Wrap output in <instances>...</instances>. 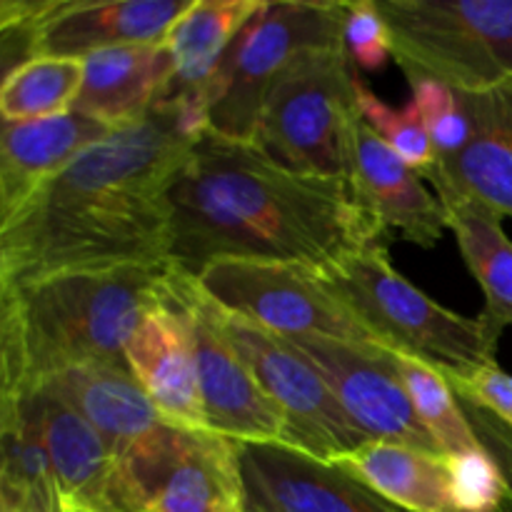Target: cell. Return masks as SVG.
<instances>
[{
    "label": "cell",
    "instance_id": "cell-1",
    "mask_svg": "<svg viewBox=\"0 0 512 512\" xmlns=\"http://www.w3.org/2000/svg\"><path fill=\"white\" fill-rule=\"evenodd\" d=\"M208 130L203 93H170L85 148L0 220V290L83 270L168 263L170 185Z\"/></svg>",
    "mask_w": 512,
    "mask_h": 512
},
{
    "label": "cell",
    "instance_id": "cell-2",
    "mask_svg": "<svg viewBox=\"0 0 512 512\" xmlns=\"http://www.w3.org/2000/svg\"><path fill=\"white\" fill-rule=\"evenodd\" d=\"M168 203V260L193 278L220 260L323 270L365 245L390 243L345 178L295 173L215 130L193 145Z\"/></svg>",
    "mask_w": 512,
    "mask_h": 512
},
{
    "label": "cell",
    "instance_id": "cell-3",
    "mask_svg": "<svg viewBox=\"0 0 512 512\" xmlns=\"http://www.w3.org/2000/svg\"><path fill=\"white\" fill-rule=\"evenodd\" d=\"M175 265H120L0 290V400L80 365L128 368L125 348L163 303Z\"/></svg>",
    "mask_w": 512,
    "mask_h": 512
},
{
    "label": "cell",
    "instance_id": "cell-4",
    "mask_svg": "<svg viewBox=\"0 0 512 512\" xmlns=\"http://www.w3.org/2000/svg\"><path fill=\"white\" fill-rule=\"evenodd\" d=\"M340 303L383 348L413 355L448 380H468L495 365L500 335L483 318H465L435 303L393 268L388 240L365 245L320 270Z\"/></svg>",
    "mask_w": 512,
    "mask_h": 512
},
{
    "label": "cell",
    "instance_id": "cell-5",
    "mask_svg": "<svg viewBox=\"0 0 512 512\" xmlns=\"http://www.w3.org/2000/svg\"><path fill=\"white\" fill-rule=\"evenodd\" d=\"M408 80L458 93L512 83V0H380Z\"/></svg>",
    "mask_w": 512,
    "mask_h": 512
},
{
    "label": "cell",
    "instance_id": "cell-6",
    "mask_svg": "<svg viewBox=\"0 0 512 512\" xmlns=\"http://www.w3.org/2000/svg\"><path fill=\"white\" fill-rule=\"evenodd\" d=\"M358 75L345 45L303 50L270 88L250 143L295 173L345 178Z\"/></svg>",
    "mask_w": 512,
    "mask_h": 512
},
{
    "label": "cell",
    "instance_id": "cell-7",
    "mask_svg": "<svg viewBox=\"0 0 512 512\" xmlns=\"http://www.w3.org/2000/svg\"><path fill=\"white\" fill-rule=\"evenodd\" d=\"M345 8L348 0H265L205 88L210 130L250 143L280 73L303 50L345 45Z\"/></svg>",
    "mask_w": 512,
    "mask_h": 512
},
{
    "label": "cell",
    "instance_id": "cell-8",
    "mask_svg": "<svg viewBox=\"0 0 512 512\" xmlns=\"http://www.w3.org/2000/svg\"><path fill=\"white\" fill-rule=\"evenodd\" d=\"M198 283L220 308L280 338H335L380 345L340 303L320 270L308 265L220 260L200 273Z\"/></svg>",
    "mask_w": 512,
    "mask_h": 512
},
{
    "label": "cell",
    "instance_id": "cell-9",
    "mask_svg": "<svg viewBox=\"0 0 512 512\" xmlns=\"http://www.w3.org/2000/svg\"><path fill=\"white\" fill-rule=\"evenodd\" d=\"M133 512H245L243 443L165 425L123 463Z\"/></svg>",
    "mask_w": 512,
    "mask_h": 512
},
{
    "label": "cell",
    "instance_id": "cell-10",
    "mask_svg": "<svg viewBox=\"0 0 512 512\" xmlns=\"http://www.w3.org/2000/svg\"><path fill=\"white\" fill-rule=\"evenodd\" d=\"M223 313L225 330L283 415V445L325 463H338L343 455L368 443L370 438L348 418L318 368L288 338L225 308Z\"/></svg>",
    "mask_w": 512,
    "mask_h": 512
},
{
    "label": "cell",
    "instance_id": "cell-11",
    "mask_svg": "<svg viewBox=\"0 0 512 512\" xmlns=\"http://www.w3.org/2000/svg\"><path fill=\"white\" fill-rule=\"evenodd\" d=\"M183 303L193 330L205 428L238 443H283V415L225 330L223 308L185 273Z\"/></svg>",
    "mask_w": 512,
    "mask_h": 512
},
{
    "label": "cell",
    "instance_id": "cell-12",
    "mask_svg": "<svg viewBox=\"0 0 512 512\" xmlns=\"http://www.w3.org/2000/svg\"><path fill=\"white\" fill-rule=\"evenodd\" d=\"M318 368L348 418L370 440H393L445 458L415 415L388 348L335 338L290 340Z\"/></svg>",
    "mask_w": 512,
    "mask_h": 512
},
{
    "label": "cell",
    "instance_id": "cell-13",
    "mask_svg": "<svg viewBox=\"0 0 512 512\" xmlns=\"http://www.w3.org/2000/svg\"><path fill=\"white\" fill-rule=\"evenodd\" d=\"M0 403H18L33 420L50 458L60 503L85 512H133L123 463L78 410L50 390Z\"/></svg>",
    "mask_w": 512,
    "mask_h": 512
},
{
    "label": "cell",
    "instance_id": "cell-14",
    "mask_svg": "<svg viewBox=\"0 0 512 512\" xmlns=\"http://www.w3.org/2000/svg\"><path fill=\"white\" fill-rule=\"evenodd\" d=\"M345 180L385 233H400L420 248H435L448 233V213L438 195L425 188L423 175L393 153L360 113L350 120L345 140Z\"/></svg>",
    "mask_w": 512,
    "mask_h": 512
},
{
    "label": "cell",
    "instance_id": "cell-15",
    "mask_svg": "<svg viewBox=\"0 0 512 512\" xmlns=\"http://www.w3.org/2000/svg\"><path fill=\"white\" fill-rule=\"evenodd\" d=\"M245 512H405L335 463L283 443L243 445Z\"/></svg>",
    "mask_w": 512,
    "mask_h": 512
},
{
    "label": "cell",
    "instance_id": "cell-16",
    "mask_svg": "<svg viewBox=\"0 0 512 512\" xmlns=\"http://www.w3.org/2000/svg\"><path fill=\"white\" fill-rule=\"evenodd\" d=\"M183 270L175 268L163 303L155 305L125 348V360L140 388L165 423L178 428H205L193 330L183 303Z\"/></svg>",
    "mask_w": 512,
    "mask_h": 512
},
{
    "label": "cell",
    "instance_id": "cell-17",
    "mask_svg": "<svg viewBox=\"0 0 512 512\" xmlns=\"http://www.w3.org/2000/svg\"><path fill=\"white\" fill-rule=\"evenodd\" d=\"M458 98L470 123L468 145L438 158L425 180L438 198L460 195L512 218V83Z\"/></svg>",
    "mask_w": 512,
    "mask_h": 512
},
{
    "label": "cell",
    "instance_id": "cell-18",
    "mask_svg": "<svg viewBox=\"0 0 512 512\" xmlns=\"http://www.w3.org/2000/svg\"><path fill=\"white\" fill-rule=\"evenodd\" d=\"M193 0H58L35 30V58H80L125 45L163 43Z\"/></svg>",
    "mask_w": 512,
    "mask_h": 512
},
{
    "label": "cell",
    "instance_id": "cell-19",
    "mask_svg": "<svg viewBox=\"0 0 512 512\" xmlns=\"http://www.w3.org/2000/svg\"><path fill=\"white\" fill-rule=\"evenodd\" d=\"M115 128L80 113L28 123H3L0 133V220L23 208L85 148Z\"/></svg>",
    "mask_w": 512,
    "mask_h": 512
},
{
    "label": "cell",
    "instance_id": "cell-20",
    "mask_svg": "<svg viewBox=\"0 0 512 512\" xmlns=\"http://www.w3.org/2000/svg\"><path fill=\"white\" fill-rule=\"evenodd\" d=\"M38 390H50L78 410L103 435L120 463L138 453L168 425L130 368L120 365H80L55 375Z\"/></svg>",
    "mask_w": 512,
    "mask_h": 512
},
{
    "label": "cell",
    "instance_id": "cell-21",
    "mask_svg": "<svg viewBox=\"0 0 512 512\" xmlns=\"http://www.w3.org/2000/svg\"><path fill=\"white\" fill-rule=\"evenodd\" d=\"M173 75L175 63L165 40L98 50L85 58V83L75 113L123 128L163 98Z\"/></svg>",
    "mask_w": 512,
    "mask_h": 512
},
{
    "label": "cell",
    "instance_id": "cell-22",
    "mask_svg": "<svg viewBox=\"0 0 512 512\" xmlns=\"http://www.w3.org/2000/svg\"><path fill=\"white\" fill-rule=\"evenodd\" d=\"M335 465L405 512H458L448 458L393 440H368Z\"/></svg>",
    "mask_w": 512,
    "mask_h": 512
},
{
    "label": "cell",
    "instance_id": "cell-23",
    "mask_svg": "<svg viewBox=\"0 0 512 512\" xmlns=\"http://www.w3.org/2000/svg\"><path fill=\"white\" fill-rule=\"evenodd\" d=\"M265 0H193L175 20L165 45L175 63L170 93H203L225 53Z\"/></svg>",
    "mask_w": 512,
    "mask_h": 512
},
{
    "label": "cell",
    "instance_id": "cell-24",
    "mask_svg": "<svg viewBox=\"0 0 512 512\" xmlns=\"http://www.w3.org/2000/svg\"><path fill=\"white\" fill-rule=\"evenodd\" d=\"M448 213L465 265L485 293L480 318L493 330L512 328V240L503 230V215L478 200L448 195L440 198Z\"/></svg>",
    "mask_w": 512,
    "mask_h": 512
},
{
    "label": "cell",
    "instance_id": "cell-25",
    "mask_svg": "<svg viewBox=\"0 0 512 512\" xmlns=\"http://www.w3.org/2000/svg\"><path fill=\"white\" fill-rule=\"evenodd\" d=\"M85 83V60L40 55L0 83L3 123H28L73 113Z\"/></svg>",
    "mask_w": 512,
    "mask_h": 512
},
{
    "label": "cell",
    "instance_id": "cell-26",
    "mask_svg": "<svg viewBox=\"0 0 512 512\" xmlns=\"http://www.w3.org/2000/svg\"><path fill=\"white\" fill-rule=\"evenodd\" d=\"M390 355H393L395 370L408 390L415 415L433 435L445 458L483 448L463 405H460L453 383L438 368L413 358V355L395 353V350H390Z\"/></svg>",
    "mask_w": 512,
    "mask_h": 512
},
{
    "label": "cell",
    "instance_id": "cell-27",
    "mask_svg": "<svg viewBox=\"0 0 512 512\" xmlns=\"http://www.w3.org/2000/svg\"><path fill=\"white\" fill-rule=\"evenodd\" d=\"M355 95H358L360 118L385 140V145L393 153H398L410 168L418 170L425 178L438 165V150H435L433 140H430L428 130H425L418 105L410 100L403 108H393L385 100H380L363 83L360 75L358 85H355Z\"/></svg>",
    "mask_w": 512,
    "mask_h": 512
},
{
    "label": "cell",
    "instance_id": "cell-28",
    "mask_svg": "<svg viewBox=\"0 0 512 512\" xmlns=\"http://www.w3.org/2000/svg\"><path fill=\"white\" fill-rule=\"evenodd\" d=\"M413 90V103L418 105L425 130L433 140L438 158L460 153L470 140V123L460 105L458 90L438 80H408Z\"/></svg>",
    "mask_w": 512,
    "mask_h": 512
},
{
    "label": "cell",
    "instance_id": "cell-29",
    "mask_svg": "<svg viewBox=\"0 0 512 512\" xmlns=\"http://www.w3.org/2000/svg\"><path fill=\"white\" fill-rule=\"evenodd\" d=\"M448 470L458 512H498L508 500L503 473L485 448L453 455Z\"/></svg>",
    "mask_w": 512,
    "mask_h": 512
},
{
    "label": "cell",
    "instance_id": "cell-30",
    "mask_svg": "<svg viewBox=\"0 0 512 512\" xmlns=\"http://www.w3.org/2000/svg\"><path fill=\"white\" fill-rule=\"evenodd\" d=\"M345 50L358 70L378 73L393 58V38L380 3L375 0H353L345 8L343 25Z\"/></svg>",
    "mask_w": 512,
    "mask_h": 512
},
{
    "label": "cell",
    "instance_id": "cell-31",
    "mask_svg": "<svg viewBox=\"0 0 512 512\" xmlns=\"http://www.w3.org/2000/svg\"><path fill=\"white\" fill-rule=\"evenodd\" d=\"M455 393H458V390H455ZM458 398L465 415H468L470 425H473L475 435H478L480 445H483V448L493 455L495 463H498L500 473H503L505 478V488H508V500H505V503L512 505V425L500 420L498 415L490 413L483 405L465 398V395L458 393Z\"/></svg>",
    "mask_w": 512,
    "mask_h": 512
},
{
    "label": "cell",
    "instance_id": "cell-32",
    "mask_svg": "<svg viewBox=\"0 0 512 512\" xmlns=\"http://www.w3.org/2000/svg\"><path fill=\"white\" fill-rule=\"evenodd\" d=\"M460 395L470 398L473 403L483 405L500 420L512 425V375L505 373L498 363L483 368L468 380H450Z\"/></svg>",
    "mask_w": 512,
    "mask_h": 512
},
{
    "label": "cell",
    "instance_id": "cell-33",
    "mask_svg": "<svg viewBox=\"0 0 512 512\" xmlns=\"http://www.w3.org/2000/svg\"><path fill=\"white\" fill-rule=\"evenodd\" d=\"M0 512H63V505L53 483L28 490L0 488Z\"/></svg>",
    "mask_w": 512,
    "mask_h": 512
},
{
    "label": "cell",
    "instance_id": "cell-34",
    "mask_svg": "<svg viewBox=\"0 0 512 512\" xmlns=\"http://www.w3.org/2000/svg\"><path fill=\"white\" fill-rule=\"evenodd\" d=\"M63 505V512H85V510H80V508H70V505H65V503H60Z\"/></svg>",
    "mask_w": 512,
    "mask_h": 512
},
{
    "label": "cell",
    "instance_id": "cell-35",
    "mask_svg": "<svg viewBox=\"0 0 512 512\" xmlns=\"http://www.w3.org/2000/svg\"><path fill=\"white\" fill-rule=\"evenodd\" d=\"M498 512H512V505H508V503H505V505H503V508H500Z\"/></svg>",
    "mask_w": 512,
    "mask_h": 512
}]
</instances>
